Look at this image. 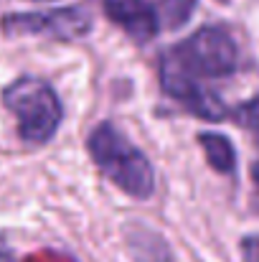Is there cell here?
I'll use <instances>...</instances> for the list:
<instances>
[{"label":"cell","instance_id":"cell-1","mask_svg":"<svg viewBox=\"0 0 259 262\" xmlns=\"http://www.w3.org/2000/svg\"><path fill=\"white\" fill-rule=\"evenodd\" d=\"M89 153L102 173L130 196L145 199L155 188V176L148 158L112 125H99L89 135Z\"/></svg>","mask_w":259,"mask_h":262},{"label":"cell","instance_id":"cell-2","mask_svg":"<svg viewBox=\"0 0 259 262\" xmlns=\"http://www.w3.org/2000/svg\"><path fill=\"white\" fill-rule=\"evenodd\" d=\"M5 107L18 120V133L26 143H46L59 122H61V104L54 89L38 79H18L3 92Z\"/></svg>","mask_w":259,"mask_h":262},{"label":"cell","instance_id":"cell-3","mask_svg":"<svg viewBox=\"0 0 259 262\" xmlns=\"http://www.w3.org/2000/svg\"><path fill=\"white\" fill-rule=\"evenodd\" d=\"M178 59L196 74L203 77H224L237 67V46L234 38L224 28H201L196 31L180 49H175Z\"/></svg>","mask_w":259,"mask_h":262},{"label":"cell","instance_id":"cell-4","mask_svg":"<svg viewBox=\"0 0 259 262\" xmlns=\"http://www.w3.org/2000/svg\"><path fill=\"white\" fill-rule=\"evenodd\" d=\"M91 18L82 8H59L46 13H15L3 18V31L15 36H49L59 41H72L89 33Z\"/></svg>","mask_w":259,"mask_h":262},{"label":"cell","instance_id":"cell-5","mask_svg":"<svg viewBox=\"0 0 259 262\" xmlns=\"http://www.w3.org/2000/svg\"><path fill=\"white\" fill-rule=\"evenodd\" d=\"M160 79H163L166 92H168L171 97H175V99H180V102H183L191 112H196L198 117H203V120H221V117L226 115L221 99L196 82L193 72L178 59L175 51H171V54L163 59Z\"/></svg>","mask_w":259,"mask_h":262},{"label":"cell","instance_id":"cell-6","mask_svg":"<svg viewBox=\"0 0 259 262\" xmlns=\"http://www.w3.org/2000/svg\"><path fill=\"white\" fill-rule=\"evenodd\" d=\"M104 10L137 43H148L158 33V15L148 0H104Z\"/></svg>","mask_w":259,"mask_h":262},{"label":"cell","instance_id":"cell-7","mask_svg":"<svg viewBox=\"0 0 259 262\" xmlns=\"http://www.w3.org/2000/svg\"><path fill=\"white\" fill-rule=\"evenodd\" d=\"M201 145H203V153L208 158V163L221 171V173H231L234 166H237V153L231 148V143L219 135V133H203L201 135Z\"/></svg>","mask_w":259,"mask_h":262},{"label":"cell","instance_id":"cell-8","mask_svg":"<svg viewBox=\"0 0 259 262\" xmlns=\"http://www.w3.org/2000/svg\"><path fill=\"white\" fill-rule=\"evenodd\" d=\"M198 0H160V13H163V20L168 28H178L183 26L193 10H196Z\"/></svg>","mask_w":259,"mask_h":262},{"label":"cell","instance_id":"cell-9","mask_svg":"<svg viewBox=\"0 0 259 262\" xmlns=\"http://www.w3.org/2000/svg\"><path fill=\"white\" fill-rule=\"evenodd\" d=\"M234 117H237V122L244 125L247 130L259 133V97L249 99V102H244V104L234 112Z\"/></svg>","mask_w":259,"mask_h":262},{"label":"cell","instance_id":"cell-10","mask_svg":"<svg viewBox=\"0 0 259 262\" xmlns=\"http://www.w3.org/2000/svg\"><path fill=\"white\" fill-rule=\"evenodd\" d=\"M242 255H244V262H259V234L247 237L242 242Z\"/></svg>","mask_w":259,"mask_h":262},{"label":"cell","instance_id":"cell-11","mask_svg":"<svg viewBox=\"0 0 259 262\" xmlns=\"http://www.w3.org/2000/svg\"><path fill=\"white\" fill-rule=\"evenodd\" d=\"M252 178H254V183L259 188V163H254V168H252Z\"/></svg>","mask_w":259,"mask_h":262},{"label":"cell","instance_id":"cell-12","mask_svg":"<svg viewBox=\"0 0 259 262\" xmlns=\"http://www.w3.org/2000/svg\"><path fill=\"white\" fill-rule=\"evenodd\" d=\"M43 3H46V0H43Z\"/></svg>","mask_w":259,"mask_h":262}]
</instances>
